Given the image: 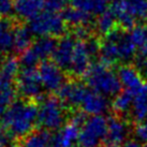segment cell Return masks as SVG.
Masks as SVG:
<instances>
[{
	"instance_id": "4fadbf2b",
	"label": "cell",
	"mask_w": 147,
	"mask_h": 147,
	"mask_svg": "<svg viewBox=\"0 0 147 147\" xmlns=\"http://www.w3.org/2000/svg\"><path fill=\"white\" fill-rule=\"evenodd\" d=\"M117 74L121 85L126 88V90L130 91L133 96L142 91L144 87L147 85V82L142 78V75L133 65H120L117 71Z\"/></svg>"
},
{
	"instance_id": "30bf717a",
	"label": "cell",
	"mask_w": 147,
	"mask_h": 147,
	"mask_svg": "<svg viewBox=\"0 0 147 147\" xmlns=\"http://www.w3.org/2000/svg\"><path fill=\"white\" fill-rule=\"evenodd\" d=\"M38 72L44 89L49 91H58L67 82L63 70L53 60L42 61L38 67Z\"/></svg>"
},
{
	"instance_id": "cb8c5ba5",
	"label": "cell",
	"mask_w": 147,
	"mask_h": 147,
	"mask_svg": "<svg viewBox=\"0 0 147 147\" xmlns=\"http://www.w3.org/2000/svg\"><path fill=\"white\" fill-rule=\"evenodd\" d=\"M133 98L134 96L128 90L120 91L117 96H115V99L112 103V109L114 111L115 115L123 117L125 115L131 113Z\"/></svg>"
},
{
	"instance_id": "6da1fadb",
	"label": "cell",
	"mask_w": 147,
	"mask_h": 147,
	"mask_svg": "<svg viewBox=\"0 0 147 147\" xmlns=\"http://www.w3.org/2000/svg\"><path fill=\"white\" fill-rule=\"evenodd\" d=\"M38 115L39 105L34 100L21 99L1 115L0 125L2 131L12 139H24L33 131Z\"/></svg>"
},
{
	"instance_id": "83f0119b",
	"label": "cell",
	"mask_w": 147,
	"mask_h": 147,
	"mask_svg": "<svg viewBox=\"0 0 147 147\" xmlns=\"http://www.w3.org/2000/svg\"><path fill=\"white\" fill-rule=\"evenodd\" d=\"M70 0H45V10L59 13L67 8Z\"/></svg>"
},
{
	"instance_id": "f1b7e54d",
	"label": "cell",
	"mask_w": 147,
	"mask_h": 147,
	"mask_svg": "<svg viewBox=\"0 0 147 147\" xmlns=\"http://www.w3.org/2000/svg\"><path fill=\"white\" fill-rule=\"evenodd\" d=\"M13 12V0H0V17H9Z\"/></svg>"
},
{
	"instance_id": "f546056e",
	"label": "cell",
	"mask_w": 147,
	"mask_h": 147,
	"mask_svg": "<svg viewBox=\"0 0 147 147\" xmlns=\"http://www.w3.org/2000/svg\"><path fill=\"white\" fill-rule=\"evenodd\" d=\"M135 134L138 139L147 143V119L142 123H140L138 126L135 127Z\"/></svg>"
},
{
	"instance_id": "4316f807",
	"label": "cell",
	"mask_w": 147,
	"mask_h": 147,
	"mask_svg": "<svg viewBox=\"0 0 147 147\" xmlns=\"http://www.w3.org/2000/svg\"><path fill=\"white\" fill-rule=\"evenodd\" d=\"M17 94L18 92L15 87L0 90V115L3 114L4 112L15 102Z\"/></svg>"
},
{
	"instance_id": "603a6c76",
	"label": "cell",
	"mask_w": 147,
	"mask_h": 147,
	"mask_svg": "<svg viewBox=\"0 0 147 147\" xmlns=\"http://www.w3.org/2000/svg\"><path fill=\"white\" fill-rule=\"evenodd\" d=\"M109 0H70L71 7L80 9L91 15H100L107 10Z\"/></svg>"
},
{
	"instance_id": "d4e9b609",
	"label": "cell",
	"mask_w": 147,
	"mask_h": 147,
	"mask_svg": "<svg viewBox=\"0 0 147 147\" xmlns=\"http://www.w3.org/2000/svg\"><path fill=\"white\" fill-rule=\"evenodd\" d=\"M22 147H52V135L45 129L32 131L23 139Z\"/></svg>"
},
{
	"instance_id": "5b68a950",
	"label": "cell",
	"mask_w": 147,
	"mask_h": 147,
	"mask_svg": "<svg viewBox=\"0 0 147 147\" xmlns=\"http://www.w3.org/2000/svg\"><path fill=\"white\" fill-rule=\"evenodd\" d=\"M65 121V106L61 100L49 96L41 99L39 105L38 123L45 130H57L63 126Z\"/></svg>"
},
{
	"instance_id": "ba28073f",
	"label": "cell",
	"mask_w": 147,
	"mask_h": 147,
	"mask_svg": "<svg viewBox=\"0 0 147 147\" xmlns=\"http://www.w3.org/2000/svg\"><path fill=\"white\" fill-rule=\"evenodd\" d=\"M107 120L102 115H94L83 125L78 140L80 147H98L106 138Z\"/></svg>"
},
{
	"instance_id": "5bb4252c",
	"label": "cell",
	"mask_w": 147,
	"mask_h": 147,
	"mask_svg": "<svg viewBox=\"0 0 147 147\" xmlns=\"http://www.w3.org/2000/svg\"><path fill=\"white\" fill-rule=\"evenodd\" d=\"M129 132V127L123 117L114 115L107 120V132H106V145L119 147Z\"/></svg>"
},
{
	"instance_id": "836d02e7",
	"label": "cell",
	"mask_w": 147,
	"mask_h": 147,
	"mask_svg": "<svg viewBox=\"0 0 147 147\" xmlns=\"http://www.w3.org/2000/svg\"><path fill=\"white\" fill-rule=\"evenodd\" d=\"M146 147H147V146H146Z\"/></svg>"
},
{
	"instance_id": "7c38bea8",
	"label": "cell",
	"mask_w": 147,
	"mask_h": 147,
	"mask_svg": "<svg viewBox=\"0 0 147 147\" xmlns=\"http://www.w3.org/2000/svg\"><path fill=\"white\" fill-rule=\"evenodd\" d=\"M88 86L78 81L65 82L60 89L58 90V98L61 100L65 109L76 110L80 109L83 98L85 96Z\"/></svg>"
},
{
	"instance_id": "9c48e42d",
	"label": "cell",
	"mask_w": 147,
	"mask_h": 147,
	"mask_svg": "<svg viewBox=\"0 0 147 147\" xmlns=\"http://www.w3.org/2000/svg\"><path fill=\"white\" fill-rule=\"evenodd\" d=\"M16 89L23 99L36 100L42 99V85L41 78L36 68H23L16 78Z\"/></svg>"
},
{
	"instance_id": "484cf974",
	"label": "cell",
	"mask_w": 147,
	"mask_h": 147,
	"mask_svg": "<svg viewBox=\"0 0 147 147\" xmlns=\"http://www.w3.org/2000/svg\"><path fill=\"white\" fill-rule=\"evenodd\" d=\"M116 24H117V20L114 12L112 11V9H107L98 16L94 23V27L100 34L105 36L114 28H116Z\"/></svg>"
},
{
	"instance_id": "ac0fdd59",
	"label": "cell",
	"mask_w": 147,
	"mask_h": 147,
	"mask_svg": "<svg viewBox=\"0 0 147 147\" xmlns=\"http://www.w3.org/2000/svg\"><path fill=\"white\" fill-rule=\"evenodd\" d=\"M45 9V0H13V11L20 20L31 21Z\"/></svg>"
},
{
	"instance_id": "7a4b0ae2",
	"label": "cell",
	"mask_w": 147,
	"mask_h": 147,
	"mask_svg": "<svg viewBox=\"0 0 147 147\" xmlns=\"http://www.w3.org/2000/svg\"><path fill=\"white\" fill-rule=\"evenodd\" d=\"M100 58L105 65H114L117 62H128L136 55L134 45L128 29L116 27L103 36L100 41Z\"/></svg>"
},
{
	"instance_id": "277c9868",
	"label": "cell",
	"mask_w": 147,
	"mask_h": 147,
	"mask_svg": "<svg viewBox=\"0 0 147 147\" xmlns=\"http://www.w3.org/2000/svg\"><path fill=\"white\" fill-rule=\"evenodd\" d=\"M100 53V42L90 36L84 40H78L69 72L75 78L85 75L90 68L91 59Z\"/></svg>"
},
{
	"instance_id": "44dd1931",
	"label": "cell",
	"mask_w": 147,
	"mask_h": 147,
	"mask_svg": "<svg viewBox=\"0 0 147 147\" xmlns=\"http://www.w3.org/2000/svg\"><path fill=\"white\" fill-rule=\"evenodd\" d=\"M130 114L134 121L142 123L147 119V85L134 96Z\"/></svg>"
},
{
	"instance_id": "3957f363",
	"label": "cell",
	"mask_w": 147,
	"mask_h": 147,
	"mask_svg": "<svg viewBox=\"0 0 147 147\" xmlns=\"http://www.w3.org/2000/svg\"><path fill=\"white\" fill-rule=\"evenodd\" d=\"M84 78L89 88L104 97L117 96L123 88L118 74L111 68V65L103 62L92 63Z\"/></svg>"
},
{
	"instance_id": "d6a6232c",
	"label": "cell",
	"mask_w": 147,
	"mask_h": 147,
	"mask_svg": "<svg viewBox=\"0 0 147 147\" xmlns=\"http://www.w3.org/2000/svg\"><path fill=\"white\" fill-rule=\"evenodd\" d=\"M126 1H138V0H126Z\"/></svg>"
},
{
	"instance_id": "ffe728a7",
	"label": "cell",
	"mask_w": 147,
	"mask_h": 147,
	"mask_svg": "<svg viewBox=\"0 0 147 147\" xmlns=\"http://www.w3.org/2000/svg\"><path fill=\"white\" fill-rule=\"evenodd\" d=\"M62 17L65 20V24L78 28V27H88L90 28V25L92 24V15L89 13H86L80 9L74 7L65 8L62 11Z\"/></svg>"
},
{
	"instance_id": "8992f818",
	"label": "cell",
	"mask_w": 147,
	"mask_h": 147,
	"mask_svg": "<svg viewBox=\"0 0 147 147\" xmlns=\"http://www.w3.org/2000/svg\"><path fill=\"white\" fill-rule=\"evenodd\" d=\"M29 28L33 34L40 37L56 38L63 36L65 22L59 13L45 10L31 21H29Z\"/></svg>"
},
{
	"instance_id": "9a60e30c",
	"label": "cell",
	"mask_w": 147,
	"mask_h": 147,
	"mask_svg": "<svg viewBox=\"0 0 147 147\" xmlns=\"http://www.w3.org/2000/svg\"><path fill=\"white\" fill-rule=\"evenodd\" d=\"M109 109L106 97L88 87L81 103L80 110L87 115H102Z\"/></svg>"
},
{
	"instance_id": "1f68e13d",
	"label": "cell",
	"mask_w": 147,
	"mask_h": 147,
	"mask_svg": "<svg viewBox=\"0 0 147 147\" xmlns=\"http://www.w3.org/2000/svg\"><path fill=\"white\" fill-rule=\"evenodd\" d=\"M123 147H143L139 142H135V141H128L123 144Z\"/></svg>"
},
{
	"instance_id": "7402d4cb",
	"label": "cell",
	"mask_w": 147,
	"mask_h": 147,
	"mask_svg": "<svg viewBox=\"0 0 147 147\" xmlns=\"http://www.w3.org/2000/svg\"><path fill=\"white\" fill-rule=\"evenodd\" d=\"M33 33L29 26L24 24H15L14 27V41H15V51L23 53L24 51L30 47L32 44Z\"/></svg>"
},
{
	"instance_id": "2e32d148",
	"label": "cell",
	"mask_w": 147,
	"mask_h": 147,
	"mask_svg": "<svg viewBox=\"0 0 147 147\" xmlns=\"http://www.w3.org/2000/svg\"><path fill=\"white\" fill-rule=\"evenodd\" d=\"M81 125L71 118L69 123L61 127L60 131L52 138V147H73L78 143Z\"/></svg>"
},
{
	"instance_id": "e0dca14e",
	"label": "cell",
	"mask_w": 147,
	"mask_h": 147,
	"mask_svg": "<svg viewBox=\"0 0 147 147\" xmlns=\"http://www.w3.org/2000/svg\"><path fill=\"white\" fill-rule=\"evenodd\" d=\"M20 60L13 56H7L0 65V90L14 87L20 73Z\"/></svg>"
},
{
	"instance_id": "4dcf8cb0",
	"label": "cell",
	"mask_w": 147,
	"mask_h": 147,
	"mask_svg": "<svg viewBox=\"0 0 147 147\" xmlns=\"http://www.w3.org/2000/svg\"><path fill=\"white\" fill-rule=\"evenodd\" d=\"M7 133L4 131H0V147H4L8 143V139H7Z\"/></svg>"
},
{
	"instance_id": "d6986e66",
	"label": "cell",
	"mask_w": 147,
	"mask_h": 147,
	"mask_svg": "<svg viewBox=\"0 0 147 147\" xmlns=\"http://www.w3.org/2000/svg\"><path fill=\"white\" fill-rule=\"evenodd\" d=\"M15 22L9 17L0 18V56L5 57L15 49L14 41V27Z\"/></svg>"
},
{
	"instance_id": "8fae6325",
	"label": "cell",
	"mask_w": 147,
	"mask_h": 147,
	"mask_svg": "<svg viewBox=\"0 0 147 147\" xmlns=\"http://www.w3.org/2000/svg\"><path fill=\"white\" fill-rule=\"evenodd\" d=\"M76 42H78V38L73 33L63 34L57 42L52 58H53V61L58 67H60L63 71L70 70Z\"/></svg>"
},
{
	"instance_id": "52a82bcc",
	"label": "cell",
	"mask_w": 147,
	"mask_h": 147,
	"mask_svg": "<svg viewBox=\"0 0 147 147\" xmlns=\"http://www.w3.org/2000/svg\"><path fill=\"white\" fill-rule=\"evenodd\" d=\"M57 42L55 37H40L29 49L21 53L18 58L21 65L23 68H34L42 61L47 60L53 55Z\"/></svg>"
}]
</instances>
